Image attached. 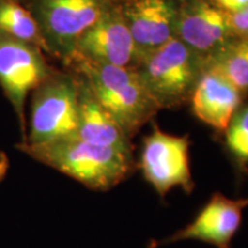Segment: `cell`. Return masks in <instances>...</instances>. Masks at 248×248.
I'll list each match as a JSON object with an SVG mask.
<instances>
[{
	"label": "cell",
	"instance_id": "1",
	"mask_svg": "<svg viewBox=\"0 0 248 248\" xmlns=\"http://www.w3.org/2000/svg\"><path fill=\"white\" fill-rule=\"evenodd\" d=\"M18 148L94 191H108L136 170L133 154L97 146L76 136L39 145L21 142Z\"/></svg>",
	"mask_w": 248,
	"mask_h": 248
},
{
	"label": "cell",
	"instance_id": "2",
	"mask_svg": "<svg viewBox=\"0 0 248 248\" xmlns=\"http://www.w3.org/2000/svg\"><path fill=\"white\" fill-rule=\"evenodd\" d=\"M69 67L88 82L97 100L129 138L135 137L161 110L135 68L85 59H74Z\"/></svg>",
	"mask_w": 248,
	"mask_h": 248
},
{
	"label": "cell",
	"instance_id": "3",
	"mask_svg": "<svg viewBox=\"0 0 248 248\" xmlns=\"http://www.w3.org/2000/svg\"><path fill=\"white\" fill-rule=\"evenodd\" d=\"M160 109L182 107L191 101L204 63L177 38L142 52L135 67Z\"/></svg>",
	"mask_w": 248,
	"mask_h": 248
},
{
	"label": "cell",
	"instance_id": "4",
	"mask_svg": "<svg viewBox=\"0 0 248 248\" xmlns=\"http://www.w3.org/2000/svg\"><path fill=\"white\" fill-rule=\"evenodd\" d=\"M115 0H29L26 5L38 24L47 53L64 64L77 42Z\"/></svg>",
	"mask_w": 248,
	"mask_h": 248
},
{
	"label": "cell",
	"instance_id": "5",
	"mask_svg": "<svg viewBox=\"0 0 248 248\" xmlns=\"http://www.w3.org/2000/svg\"><path fill=\"white\" fill-rule=\"evenodd\" d=\"M78 128V80L75 74L54 73L32 91L29 135L23 142L39 145L75 136Z\"/></svg>",
	"mask_w": 248,
	"mask_h": 248
},
{
	"label": "cell",
	"instance_id": "6",
	"mask_svg": "<svg viewBox=\"0 0 248 248\" xmlns=\"http://www.w3.org/2000/svg\"><path fill=\"white\" fill-rule=\"evenodd\" d=\"M139 168L162 199L175 187L188 194L194 190L187 135L175 136L154 125L153 131L142 141Z\"/></svg>",
	"mask_w": 248,
	"mask_h": 248
},
{
	"label": "cell",
	"instance_id": "7",
	"mask_svg": "<svg viewBox=\"0 0 248 248\" xmlns=\"http://www.w3.org/2000/svg\"><path fill=\"white\" fill-rule=\"evenodd\" d=\"M54 70L39 47L0 31V85L16 113L23 141L27 139L24 107L28 94Z\"/></svg>",
	"mask_w": 248,
	"mask_h": 248
},
{
	"label": "cell",
	"instance_id": "8",
	"mask_svg": "<svg viewBox=\"0 0 248 248\" xmlns=\"http://www.w3.org/2000/svg\"><path fill=\"white\" fill-rule=\"evenodd\" d=\"M175 38L197 54L206 68L234 36L229 15L212 0H177Z\"/></svg>",
	"mask_w": 248,
	"mask_h": 248
},
{
	"label": "cell",
	"instance_id": "9",
	"mask_svg": "<svg viewBox=\"0 0 248 248\" xmlns=\"http://www.w3.org/2000/svg\"><path fill=\"white\" fill-rule=\"evenodd\" d=\"M139 57L140 52L123 16L120 1L115 0L78 39L70 62L74 59H85L110 66L133 68Z\"/></svg>",
	"mask_w": 248,
	"mask_h": 248
},
{
	"label": "cell",
	"instance_id": "10",
	"mask_svg": "<svg viewBox=\"0 0 248 248\" xmlns=\"http://www.w3.org/2000/svg\"><path fill=\"white\" fill-rule=\"evenodd\" d=\"M246 207L248 198L231 199L216 192L187 225L162 240L152 241L148 247L156 248L182 240H198L216 248H231L243 224Z\"/></svg>",
	"mask_w": 248,
	"mask_h": 248
},
{
	"label": "cell",
	"instance_id": "11",
	"mask_svg": "<svg viewBox=\"0 0 248 248\" xmlns=\"http://www.w3.org/2000/svg\"><path fill=\"white\" fill-rule=\"evenodd\" d=\"M123 16L140 52L175 38L177 0H119Z\"/></svg>",
	"mask_w": 248,
	"mask_h": 248
},
{
	"label": "cell",
	"instance_id": "12",
	"mask_svg": "<svg viewBox=\"0 0 248 248\" xmlns=\"http://www.w3.org/2000/svg\"><path fill=\"white\" fill-rule=\"evenodd\" d=\"M245 98L222 74L204 68L191 98L194 115L218 133H224Z\"/></svg>",
	"mask_w": 248,
	"mask_h": 248
},
{
	"label": "cell",
	"instance_id": "13",
	"mask_svg": "<svg viewBox=\"0 0 248 248\" xmlns=\"http://www.w3.org/2000/svg\"><path fill=\"white\" fill-rule=\"evenodd\" d=\"M78 80V128L76 137L97 146L115 148L133 154L135 146L116 121L101 106L88 82L74 73Z\"/></svg>",
	"mask_w": 248,
	"mask_h": 248
},
{
	"label": "cell",
	"instance_id": "14",
	"mask_svg": "<svg viewBox=\"0 0 248 248\" xmlns=\"http://www.w3.org/2000/svg\"><path fill=\"white\" fill-rule=\"evenodd\" d=\"M0 31L47 53V46L33 15L27 6L15 0H0Z\"/></svg>",
	"mask_w": 248,
	"mask_h": 248
},
{
	"label": "cell",
	"instance_id": "15",
	"mask_svg": "<svg viewBox=\"0 0 248 248\" xmlns=\"http://www.w3.org/2000/svg\"><path fill=\"white\" fill-rule=\"evenodd\" d=\"M206 67L216 69L248 97V37H234Z\"/></svg>",
	"mask_w": 248,
	"mask_h": 248
},
{
	"label": "cell",
	"instance_id": "16",
	"mask_svg": "<svg viewBox=\"0 0 248 248\" xmlns=\"http://www.w3.org/2000/svg\"><path fill=\"white\" fill-rule=\"evenodd\" d=\"M225 148L243 176H248V101L243 102L224 131Z\"/></svg>",
	"mask_w": 248,
	"mask_h": 248
},
{
	"label": "cell",
	"instance_id": "17",
	"mask_svg": "<svg viewBox=\"0 0 248 248\" xmlns=\"http://www.w3.org/2000/svg\"><path fill=\"white\" fill-rule=\"evenodd\" d=\"M229 23L234 37H248V6L239 13L229 15Z\"/></svg>",
	"mask_w": 248,
	"mask_h": 248
},
{
	"label": "cell",
	"instance_id": "18",
	"mask_svg": "<svg viewBox=\"0 0 248 248\" xmlns=\"http://www.w3.org/2000/svg\"><path fill=\"white\" fill-rule=\"evenodd\" d=\"M212 1L228 15L239 13L248 6V0H212Z\"/></svg>",
	"mask_w": 248,
	"mask_h": 248
},
{
	"label": "cell",
	"instance_id": "19",
	"mask_svg": "<svg viewBox=\"0 0 248 248\" xmlns=\"http://www.w3.org/2000/svg\"><path fill=\"white\" fill-rule=\"evenodd\" d=\"M15 1H17V2H20V4H22V5H26L28 1H29V0H15Z\"/></svg>",
	"mask_w": 248,
	"mask_h": 248
}]
</instances>
